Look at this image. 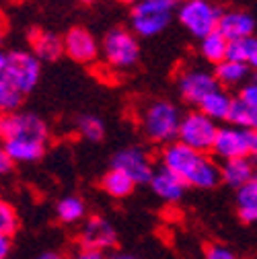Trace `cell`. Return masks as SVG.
I'll use <instances>...</instances> for the list:
<instances>
[{
    "mask_svg": "<svg viewBox=\"0 0 257 259\" xmlns=\"http://www.w3.org/2000/svg\"><path fill=\"white\" fill-rule=\"evenodd\" d=\"M50 130L39 115L29 111L7 115V134L3 146L13 163H35L46 154Z\"/></svg>",
    "mask_w": 257,
    "mask_h": 259,
    "instance_id": "cell-1",
    "label": "cell"
},
{
    "mask_svg": "<svg viewBox=\"0 0 257 259\" xmlns=\"http://www.w3.org/2000/svg\"><path fill=\"white\" fill-rule=\"evenodd\" d=\"M163 169L177 175L187 187L210 189L220 183V167L206 154L181 142H171L160 150Z\"/></svg>",
    "mask_w": 257,
    "mask_h": 259,
    "instance_id": "cell-2",
    "label": "cell"
},
{
    "mask_svg": "<svg viewBox=\"0 0 257 259\" xmlns=\"http://www.w3.org/2000/svg\"><path fill=\"white\" fill-rule=\"evenodd\" d=\"M181 113L177 105L171 101H152L144 107L140 115V125L146 140L152 144H171L177 134H179V123H181Z\"/></svg>",
    "mask_w": 257,
    "mask_h": 259,
    "instance_id": "cell-3",
    "label": "cell"
},
{
    "mask_svg": "<svg viewBox=\"0 0 257 259\" xmlns=\"http://www.w3.org/2000/svg\"><path fill=\"white\" fill-rule=\"evenodd\" d=\"M181 0H138L132 9V33L140 37H154L165 31L171 15L177 13Z\"/></svg>",
    "mask_w": 257,
    "mask_h": 259,
    "instance_id": "cell-4",
    "label": "cell"
},
{
    "mask_svg": "<svg viewBox=\"0 0 257 259\" xmlns=\"http://www.w3.org/2000/svg\"><path fill=\"white\" fill-rule=\"evenodd\" d=\"M222 11L212 0H181L177 9L179 23L200 41L218 31Z\"/></svg>",
    "mask_w": 257,
    "mask_h": 259,
    "instance_id": "cell-5",
    "label": "cell"
},
{
    "mask_svg": "<svg viewBox=\"0 0 257 259\" xmlns=\"http://www.w3.org/2000/svg\"><path fill=\"white\" fill-rule=\"evenodd\" d=\"M101 54L105 56L109 66H113L117 70H125V68H132L138 62L140 44L132 31L117 27V29H111L103 37Z\"/></svg>",
    "mask_w": 257,
    "mask_h": 259,
    "instance_id": "cell-6",
    "label": "cell"
},
{
    "mask_svg": "<svg viewBox=\"0 0 257 259\" xmlns=\"http://www.w3.org/2000/svg\"><path fill=\"white\" fill-rule=\"evenodd\" d=\"M218 134V125L214 119H210L208 115H204L200 109L198 111H189L181 117L179 123V134H177V142L194 148L198 152H206L212 150L214 140Z\"/></svg>",
    "mask_w": 257,
    "mask_h": 259,
    "instance_id": "cell-7",
    "label": "cell"
},
{
    "mask_svg": "<svg viewBox=\"0 0 257 259\" xmlns=\"http://www.w3.org/2000/svg\"><path fill=\"white\" fill-rule=\"evenodd\" d=\"M251 144H253V132L239 125H224L218 127V134L212 146V154L222 158L224 163L235 158H251Z\"/></svg>",
    "mask_w": 257,
    "mask_h": 259,
    "instance_id": "cell-8",
    "label": "cell"
},
{
    "mask_svg": "<svg viewBox=\"0 0 257 259\" xmlns=\"http://www.w3.org/2000/svg\"><path fill=\"white\" fill-rule=\"evenodd\" d=\"M39 60L31 52H11L7 56V70L5 76L25 95L33 91L35 84L39 82Z\"/></svg>",
    "mask_w": 257,
    "mask_h": 259,
    "instance_id": "cell-9",
    "label": "cell"
},
{
    "mask_svg": "<svg viewBox=\"0 0 257 259\" xmlns=\"http://www.w3.org/2000/svg\"><path fill=\"white\" fill-rule=\"evenodd\" d=\"M111 169H117L121 173H125L136 185L142 183H150L154 177V165H152V158L144 148L138 146H130V148H123L113 156V163Z\"/></svg>",
    "mask_w": 257,
    "mask_h": 259,
    "instance_id": "cell-10",
    "label": "cell"
},
{
    "mask_svg": "<svg viewBox=\"0 0 257 259\" xmlns=\"http://www.w3.org/2000/svg\"><path fill=\"white\" fill-rule=\"evenodd\" d=\"M78 245L82 251L103 253L117 245V233L109 220L101 216H91L89 220H84L78 233Z\"/></svg>",
    "mask_w": 257,
    "mask_h": 259,
    "instance_id": "cell-11",
    "label": "cell"
},
{
    "mask_svg": "<svg viewBox=\"0 0 257 259\" xmlns=\"http://www.w3.org/2000/svg\"><path fill=\"white\" fill-rule=\"evenodd\" d=\"M177 87H179V93H181L183 99L187 103H191V105H198V107L210 93L220 89L218 80L214 78V74H210L206 70H198V68L183 70L179 74Z\"/></svg>",
    "mask_w": 257,
    "mask_h": 259,
    "instance_id": "cell-12",
    "label": "cell"
},
{
    "mask_svg": "<svg viewBox=\"0 0 257 259\" xmlns=\"http://www.w3.org/2000/svg\"><path fill=\"white\" fill-rule=\"evenodd\" d=\"M64 54L80 64H91L99 58L101 48L95 35L84 27H72L64 35Z\"/></svg>",
    "mask_w": 257,
    "mask_h": 259,
    "instance_id": "cell-13",
    "label": "cell"
},
{
    "mask_svg": "<svg viewBox=\"0 0 257 259\" xmlns=\"http://www.w3.org/2000/svg\"><path fill=\"white\" fill-rule=\"evenodd\" d=\"M255 31V19L245 11H227L222 13L218 23V33L224 35L231 44L251 37Z\"/></svg>",
    "mask_w": 257,
    "mask_h": 259,
    "instance_id": "cell-14",
    "label": "cell"
},
{
    "mask_svg": "<svg viewBox=\"0 0 257 259\" xmlns=\"http://www.w3.org/2000/svg\"><path fill=\"white\" fill-rule=\"evenodd\" d=\"M29 46H31V54H33L39 62H54L60 56H64V39H60L58 35H54L52 31L33 27L29 31Z\"/></svg>",
    "mask_w": 257,
    "mask_h": 259,
    "instance_id": "cell-15",
    "label": "cell"
},
{
    "mask_svg": "<svg viewBox=\"0 0 257 259\" xmlns=\"http://www.w3.org/2000/svg\"><path fill=\"white\" fill-rule=\"evenodd\" d=\"M150 187H152V191L156 193L160 200H165V202H169V204H175V202H179V200L183 198L187 185H185L177 175H173L171 171H167V169L160 167V169L154 173V177H152V181H150Z\"/></svg>",
    "mask_w": 257,
    "mask_h": 259,
    "instance_id": "cell-16",
    "label": "cell"
},
{
    "mask_svg": "<svg viewBox=\"0 0 257 259\" xmlns=\"http://www.w3.org/2000/svg\"><path fill=\"white\" fill-rule=\"evenodd\" d=\"M220 179L235 189H241L247 183H251L255 179V167L251 163V158H235V160L222 163Z\"/></svg>",
    "mask_w": 257,
    "mask_h": 259,
    "instance_id": "cell-17",
    "label": "cell"
},
{
    "mask_svg": "<svg viewBox=\"0 0 257 259\" xmlns=\"http://www.w3.org/2000/svg\"><path fill=\"white\" fill-rule=\"evenodd\" d=\"M233 99L235 97H231L224 89H216L214 93H210L206 99L200 103V111L204 115H208L210 119L214 121H222V119H227L229 121V115H231V107H233Z\"/></svg>",
    "mask_w": 257,
    "mask_h": 259,
    "instance_id": "cell-18",
    "label": "cell"
},
{
    "mask_svg": "<svg viewBox=\"0 0 257 259\" xmlns=\"http://www.w3.org/2000/svg\"><path fill=\"white\" fill-rule=\"evenodd\" d=\"M249 74V68L241 62H235V60H224L220 64H216L214 68V78L218 80V84L222 87H237V84H243L245 78Z\"/></svg>",
    "mask_w": 257,
    "mask_h": 259,
    "instance_id": "cell-19",
    "label": "cell"
},
{
    "mask_svg": "<svg viewBox=\"0 0 257 259\" xmlns=\"http://www.w3.org/2000/svg\"><path fill=\"white\" fill-rule=\"evenodd\" d=\"M229 50H231V41L224 35H220L218 31H214V33H210L200 41V54L204 56V60L212 62L214 66L229 60Z\"/></svg>",
    "mask_w": 257,
    "mask_h": 259,
    "instance_id": "cell-20",
    "label": "cell"
},
{
    "mask_svg": "<svg viewBox=\"0 0 257 259\" xmlns=\"http://www.w3.org/2000/svg\"><path fill=\"white\" fill-rule=\"evenodd\" d=\"M237 210L243 222L257 224V181L255 179L245 187L237 189Z\"/></svg>",
    "mask_w": 257,
    "mask_h": 259,
    "instance_id": "cell-21",
    "label": "cell"
},
{
    "mask_svg": "<svg viewBox=\"0 0 257 259\" xmlns=\"http://www.w3.org/2000/svg\"><path fill=\"white\" fill-rule=\"evenodd\" d=\"M101 187H103V191L109 193L111 198H119L121 200V198H127L134 191L136 183L125 173H121L117 169H109L101 179Z\"/></svg>",
    "mask_w": 257,
    "mask_h": 259,
    "instance_id": "cell-22",
    "label": "cell"
},
{
    "mask_svg": "<svg viewBox=\"0 0 257 259\" xmlns=\"http://www.w3.org/2000/svg\"><path fill=\"white\" fill-rule=\"evenodd\" d=\"M56 214H58V220L64 222V224H76V222L84 220L87 206L78 196H66V198H62L58 202Z\"/></svg>",
    "mask_w": 257,
    "mask_h": 259,
    "instance_id": "cell-23",
    "label": "cell"
},
{
    "mask_svg": "<svg viewBox=\"0 0 257 259\" xmlns=\"http://www.w3.org/2000/svg\"><path fill=\"white\" fill-rule=\"evenodd\" d=\"M229 121L233 125H239V127L251 130V132H257V105L245 103V101L239 99V97H235Z\"/></svg>",
    "mask_w": 257,
    "mask_h": 259,
    "instance_id": "cell-24",
    "label": "cell"
},
{
    "mask_svg": "<svg viewBox=\"0 0 257 259\" xmlns=\"http://www.w3.org/2000/svg\"><path fill=\"white\" fill-rule=\"evenodd\" d=\"M229 58L235 60V62H241L251 70L255 68L257 70V37H245V39H239V41H233L231 44V50H229Z\"/></svg>",
    "mask_w": 257,
    "mask_h": 259,
    "instance_id": "cell-25",
    "label": "cell"
},
{
    "mask_svg": "<svg viewBox=\"0 0 257 259\" xmlns=\"http://www.w3.org/2000/svg\"><path fill=\"white\" fill-rule=\"evenodd\" d=\"M21 103H23V93L7 76H0V113L3 115L17 113Z\"/></svg>",
    "mask_w": 257,
    "mask_h": 259,
    "instance_id": "cell-26",
    "label": "cell"
},
{
    "mask_svg": "<svg viewBox=\"0 0 257 259\" xmlns=\"http://www.w3.org/2000/svg\"><path fill=\"white\" fill-rule=\"evenodd\" d=\"M76 130H78V134L84 140H89V142H99L103 138V134H105V127H103L101 119L95 117V115H82V117H78Z\"/></svg>",
    "mask_w": 257,
    "mask_h": 259,
    "instance_id": "cell-27",
    "label": "cell"
},
{
    "mask_svg": "<svg viewBox=\"0 0 257 259\" xmlns=\"http://www.w3.org/2000/svg\"><path fill=\"white\" fill-rule=\"evenodd\" d=\"M19 229V214L17 210L5 200L0 198V235L13 237Z\"/></svg>",
    "mask_w": 257,
    "mask_h": 259,
    "instance_id": "cell-28",
    "label": "cell"
},
{
    "mask_svg": "<svg viewBox=\"0 0 257 259\" xmlns=\"http://www.w3.org/2000/svg\"><path fill=\"white\" fill-rule=\"evenodd\" d=\"M206 259H237V255L224 245H208Z\"/></svg>",
    "mask_w": 257,
    "mask_h": 259,
    "instance_id": "cell-29",
    "label": "cell"
},
{
    "mask_svg": "<svg viewBox=\"0 0 257 259\" xmlns=\"http://www.w3.org/2000/svg\"><path fill=\"white\" fill-rule=\"evenodd\" d=\"M13 158L9 156V152L5 150V146L0 144V175H7V173H11L13 171Z\"/></svg>",
    "mask_w": 257,
    "mask_h": 259,
    "instance_id": "cell-30",
    "label": "cell"
},
{
    "mask_svg": "<svg viewBox=\"0 0 257 259\" xmlns=\"http://www.w3.org/2000/svg\"><path fill=\"white\" fill-rule=\"evenodd\" d=\"M11 253V237L0 235V259H9Z\"/></svg>",
    "mask_w": 257,
    "mask_h": 259,
    "instance_id": "cell-31",
    "label": "cell"
},
{
    "mask_svg": "<svg viewBox=\"0 0 257 259\" xmlns=\"http://www.w3.org/2000/svg\"><path fill=\"white\" fill-rule=\"evenodd\" d=\"M72 259H105V257H103V253H95V251H82V249H80V251H78V253H76Z\"/></svg>",
    "mask_w": 257,
    "mask_h": 259,
    "instance_id": "cell-32",
    "label": "cell"
},
{
    "mask_svg": "<svg viewBox=\"0 0 257 259\" xmlns=\"http://www.w3.org/2000/svg\"><path fill=\"white\" fill-rule=\"evenodd\" d=\"M35 259H66L62 253H58V251H46V253H41V255H37Z\"/></svg>",
    "mask_w": 257,
    "mask_h": 259,
    "instance_id": "cell-33",
    "label": "cell"
},
{
    "mask_svg": "<svg viewBox=\"0 0 257 259\" xmlns=\"http://www.w3.org/2000/svg\"><path fill=\"white\" fill-rule=\"evenodd\" d=\"M5 134H7V115L0 113V142L5 140Z\"/></svg>",
    "mask_w": 257,
    "mask_h": 259,
    "instance_id": "cell-34",
    "label": "cell"
},
{
    "mask_svg": "<svg viewBox=\"0 0 257 259\" xmlns=\"http://www.w3.org/2000/svg\"><path fill=\"white\" fill-rule=\"evenodd\" d=\"M5 70H7V54L0 52V76H5Z\"/></svg>",
    "mask_w": 257,
    "mask_h": 259,
    "instance_id": "cell-35",
    "label": "cell"
},
{
    "mask_svg": "<svg viewBox=\"0 0 257 259\" xmlns=\"http://www.w3.org/2000/svg\"><path fill=\"white\" fill-rule=\"evenodd\" d=\"M251 156L257 160V132H253V144H251Z\"/></svg>",
    "mask_w": 257,
    "mask_h": 259,
    "instance_id": "cell-36",
    "label": "cell"
},
{
    "mask_svg": "<svg viewBox=\"0 0 257 259\" xmlns=\"http://www.w3.org/2000/svg\"><path fill=\"white\" fill-rule=\"evenodd\" d=\"M109 259H138V257H134V255H127V253H113Z\"/></svg>",
    "mask_w": 257,
    "mask_h": 259,
    "instance_id": "cell-37",
    "label": "cell"
},
{
    "mask_svg": "<svg viewBox=\"0 0 257 259\" xmlns=\"http://www.w3.org/2000/svg\"><path fill=\"white\" fill-rule=\"evenodd\" d=\"M5 29H7V23H5L3 15H0V44H3V37H5Z\"/></svg>",
    "mask_w": 257,
    "mask_h": 259,
    "instance_id": "cell-38",
    "label": "cell"
},
{
    "mask_svg": "<svg viewBox=\"0 0 257 259\" xmlns=\"http://www.w3.org/2000/svg\"><path fill=\"white\" fill-rule=\"evenodd\" d=\"M119 3H125V5H136L138 0H119Z\"/></svg>",
    "mask_w": 257,
    "mask_h": 259,
    "instance_id": "cell-39",
    "label": "cell"
},
{
    "mask_svg": "<svg viewBox=\"0 0 257 259\" xmlns=\"http://www.w3.org/2000/svg\"><path fill=\"white\" fill-rule=\"evenodd\" d=\"M82 5H91V3H95V0H80Z\"/></svg>",
    "mask_w": 257,
    "mask_h": 259,
    "instance_id": "cell-40",
    "label": "cell"
},
{
    "mask_svg": "<svg viewBox=\"0 0 257 259\" xmlns=\"http://www.w3.org/2000/svg\"><path fill=\"white\" fill-rule=\"evenodd\" d=\"M255 181H257V171H255Z\"/></svg>",
    "mask_w": 257,
    "mask_h": 259,
    "instance_id": "cell-41",
    "label": "cell"
}]
</instances>
